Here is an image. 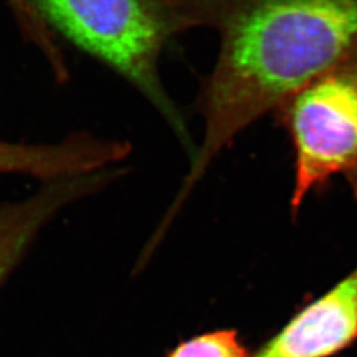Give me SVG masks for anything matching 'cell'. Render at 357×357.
<instances>
[{"label":"cell","mask_w":357,"mask_h":357,"mask_svg":"<svg viewBox=\"0 0 357 357\" xmlns=\"http://www.w3.org/2000/svg\"><path fill=\"white\" fill-rule=\"evenodd\" d=\"M273 115L293 144V213L337 175L357 200V50L287 96Z\"/></svg>","instance_id":"cell-3"},{"label":"cell","mask_w":357,"mask_h":357,"mask_svg":"<svg viewBox=\"0 0 357 357\" xmlns=\"http://www.w3.org/2000/svg\"><path fill=\"white\" fill-rule=\"evenodd\" d=\"M128 142L77 132L53 144L0 142V174H22L51 181L107 169L128 158Z\"/></svg>","instance_id":"cell-5"},{"label":"cell","mask_w":357,"mask_h":357,"mask_svg":"<svg viewBox=\"0 0 357 357\" xmlns=\"http://www.w3.org/2000/svg\"><path fill=\"white\" fill-rule=\"evenodd\" d=\"M357 339V268L299 311L252 357H330Z\"/></svg>","instance_id":"cell-4"},{"label":"cell","mask_w":357,"mask_h":357,"mask_svg":"<svg viewBox=\"0 0 357 357\" xmlns=\"http://www.w3.org/2000/svg\"><path fill=\"white\" fill-rule=\"evenodd\" d=\"M168 357H250L234 331L205 333L174 349Z\"/></svg>","instance_id":"cell-7"},{"label":"cell","mask_w":357,"mask_h":357,"mask_svg":"<svg viewBox=\"0 0 357 357\" xmlns=\"http://www.w3.org/2000/svg\"><path fill=\"white\" fill-rule=\"evenodd\" d=\"M101 169L45 181L44 187L23 202L0 208V283L20 261L40 229L65 205L94 192L115 176Z\"/></svg>","instance_id":"cell-6"},{"label":"cell","mask_w":357,"mask_h":357,"mask_svg":"<svg viewBox=\"0 0 357 357\" xmlns=\"http://www.w3.org/2000/svg\"><path fill=\"white\" fill-rule=\"evenodd\" d=\"M20 19L51 26L126 79L153 105L191 153L197 147L159 73L167 44L199 28L197 0H11Z\"/></svg>","instance_id":"cell-2"},{"label":"cell","mask_w":357,"mask_h":357,"mask_svg":"<svg viewBox=\"0 0 357 357\" xmlns=\"http://www.w3.org/2000/svg\"><path fill=\"white\" fill-rule=\"evenodd\" d=\"M199 23L216 31L220 51L196 98L204 137L183 192L255 121L357 50V0H199Z\"/></svg>","instance_id":"cell-1"}]
</instances>
